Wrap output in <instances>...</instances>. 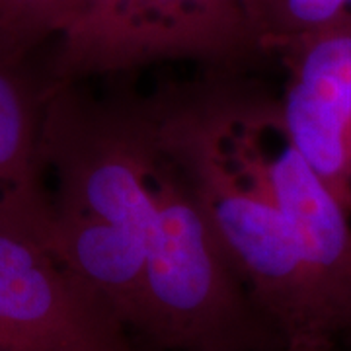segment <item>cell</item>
Listing matches in <instances>:
<instances>
[{
  "instance_id": "cell-2",
  "label": "cell",
  "mask_w": 351,
  "mask_h": 351,
  "mask_svg": "<svg viewBox=\"0 0 351 351\" xmlns=\"http://www.w3.org/2000/svg\"><path fill=\"white\" fill-rule=\"evenodd\" d=\"M47 94L162 63L256 73L285 43L281 0H57Z\"/></svg>"
},
{
  "instance_id": "cell-8",
  "label": "cell",
  "mask_w": 351,
  "mask_h": 351,
  "mask_svg": "<svg viewBox=\"0 0 351 351\" xmlns=\"http://www.w3.org/2000/svg\"><path fill=\"white\" fill-rule=\"evenodd\" d=\"M279 351H351V346H336V348H320V350H299V348H285Z\"/></svg>"
},
{
  "instance_id": "cell-4",
  "label": "cell",
  "mask_w": 351,
  "mask_h": 351,
  "mask_svg": "<svg viewBox=\"0 0 351 351\" xmlns=\"http://www.w3.org/2000/svg\"><path fill=\"white\" fill-rule=\"evenodd\" d=\"M277 61L289 141L351 215V10L291 38Z\"/></svg>"
},
{
  "instance_id": "cell-6",
  "label": "cell",
  "mask_w": 351,
  "mask_h": 351,
  "mask_svg": "<svg viewBox=\"0 0 351 351\" xmlns=\"http://www.w3.org/2000/svg\"><path fill=\"white\" fill-rule=\"evenodd\" d=\"M57 0H0V61L20 64L38 45L51 41Z\"/></svg>"
},
{
  "instance_id": "cell-3",
  "label": "cell",
  "mask_w": 351,
  "mask_h": 351,
  "mask_svg": "<svg viewBox=\"0 0 351 351\" xmlns=\"http://www.w3.org/2000/svg\"><path fill=\"white\" fill-rule=\"evenodd\" d=\"M0 351H138L57 252L39 189L0 199Z\"/></svg>"
},
{
  "instance_id": "cell-9",
  "label": "cell",
  "mask_w": 351,
  "mask_h": 351,
  "mask_svg": "<svg viewBox=\"0 0 351 351\" xmlns=\"http://www.w3.org/2000/svg\"><path fill=\"white\" fill-rule=\"evenodd\" d=\"M350 10H351V0H350Z\"/></svg>"
},
{
  "instance_id": "cell-7",
  "label": "cell",
  "mask_w": 351,
  "mask_h": 351,
  "mask_svg": "<svg viewBox=\"0 0 351 351\" xmlns=\"http://www.w3.org/2000/svg\"><path fill=\"white\" fill-rule=\"evenodd\" d=\"M348 8L350 0H281V24L285 32V43L299 34L332 22Z\"/></svg>"
},
{
  "instance_id": "cell-5",
  "label": "cell",
  "mask_w": 351,
  "mask_h": 351,
  "mask_svg": "<svg viewBox=\"0 0 351 351\" xmlns=\"http://www.w3.org/2000/svg\"><path fill=\"white\" fill-rule=\"evenodd\" d=\"M18 64L0 61V191L22 193L38 188L39 138L43 113L16 73ZM6 197V195H4Z\"/></svg>"
},
{
  "instance_id": "cell-1",
  "label": "cell",
  "mask_w": 351,
  "mask_h": 351,
  "mask_svg": "<svg viewBox=\"0 0 351 351\" xmlns=\"http://www.w3.org/2000/svg\"><path fill=\"white\" fill-rule=\"evenodd\" d=\"M39 162L55 248L138 351H279L285 339L230 265L151 94L51 90Z\"/></svg>"
}]
</instances>
